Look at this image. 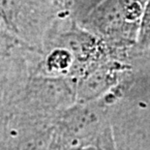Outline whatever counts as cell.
<instances>
[{
    "instance_id": "1",
    "label": "cell",
    "mask_w": 150,
    "mask_h": 150,
    "mask_svg": "<svg viewBox=\"0 0 150 150\" xmlns=\"http://www.w3.org/2000/svg\"><path fill=\"white\" fill-rule=\"evenodd\" d=\"M148 0H101L78 24L96 35L120 57L137 47Z\"/></svg>"
},
{
    "instance_id": "2",
    "label": "cell",
    "mask_w": 150,
    "mask_h": 150,
    "mask_svg": "<svg viewBox=\"0 0 150 150\" xmlns=\"http://www.w3.org/2000/svg\"><path fill=\"white\" fill-rule=\"evenodd\" d=\"M67 17L52 0H0V22L25 47L42 53L45 40L60 18Z\"/></svg>"
},
{
    "instance_id": "3",
    "label": "cell",
    "mask_w": 150,
    "mask_h": 150,
    "mask_svg": "<svg viewBox=\"0 0 150 150\" xmlns=\"http://www.w3.org/2000/svg\"><path fill=\"white\" fill-rule=\"evenodd\" d=\"M127 68L122 59H110L81 76L78 96L82 102L94 100L108 91L116 81L118 74Z\"/></svg>"
},
{
    "instance_id": "4",
    "label": "cell",
    "mask_w": 150,
    "mask_h": 150,
    "mask_svg": "<svg viewBox=\"0 0 150 150\" xmlns=\"http://www.w3.org/2000/svg\"><path fill=\"white\" fill-rule=\"evenodd\" d=\"M139 50H150V0L147 1L140 26L138 45Z\"/></svg>"
},
{
    "instance_id": "5",
    "label": "cell",
    "mask_w": 150,
    "mask_h": 150,
    "mask_svg": "<svg viewBox=\"0 0 150 150\" xmlns=\"http://www.w3.org/2000/svg\"><path fill=\"white\" fill-rule=\"evenodd\" d=\"M58 6L64 14L69 18H72L74 13L78 9L81 0H52Z\"/></svg>"
}]
</instances>
